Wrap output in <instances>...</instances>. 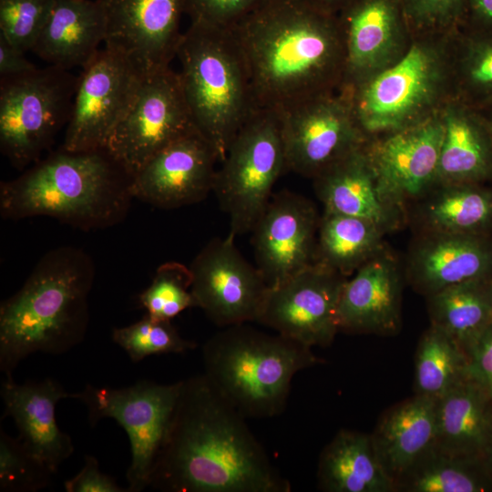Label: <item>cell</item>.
<instances>
[{"label":"cell","instance_id":"obj_22","mask_svg":"<svg viewBox=\"0 0 492 492\" xmlns=\"http://www.w3.org/2000/svg\"><path fill=\"white\" fill-rule=\"evenodd\" d=\"M404 264L387 247L347 279L338 306L339 331L394 335L402 326Z\"/></svg>","mask_w":492,"mask_h":492},{"label":"cell","instance_id":"obj_18","mask_svg":"<svg viewBox=\"0 0 492 492\" xmlns=\"http://www.w3.org/2000/svg\"><path fill=\"white\" fill-rule=\"evenodd\" d=\"M319 222L309 199L288 190L272 197L251 230L256 267L269 288L314 263Z\"/></svg>","mask_w":492,"mask_h":492},{"label":"cell","instance_id":"obj_21","mask_svg":"<svg viewBox=\"0 0 492 492\" xmlns=\"http://www.w3.org/2000/svg\"><path fill=\"white\" fill-rule=\"evenodd\" d=\"M404 264L405 282L425 297L492 278V236L415 233Z\"/></svg>","mask_w":492,"mask_h":492},{"label":"cell","instance_id":"obj_36","mask_svg":"<svg viewBox=\"0 0 492 492\" xmlns=\"http://www.w3.org/2000/svg\"><path fill=\"white\" fill-rule=\"evenodd\" d=\"M112 340L134 363L151 355L181 354L196 348V343L183 338L171 321L148 314L132 324L114 328Z\"/></svg>","mask_w":492,"mask_h":492},{"label":"cell","instance_id":"obj_4","mask_svg":"<svg viewBox=\"0 0 492 492\" xmlns=\"http://www.w3.org/2000/svg\"><path fill=\"white\" fill-rule=\"evenodd\" d=\"M131 179L107 149H60L1 182L0 213L15 220L49 217L83 231L108 228L128 214Z\"/></svg>","mask_w":492,"mask_h":492},{"label":"cell","instance_id":"obj_23","mask_svg":"<svg viewBox=\"0 0 492 492\" xmlns=\"http://www.w3.org/2000/svg\"><path fill=\"white\" fill-rule=\"evenodd\" d=\"M5 415L11 416L19 431V439L36 457L55 474L74 451L71 437L57 425L56 404L72 398L55 379L17 384L5 377L1 385Z\"/></svg>","mask_w":492,"mask_h":492},{"label":"cell","instance_id":"obj_34","mask_svg":"<svg viewBox=\"0 0 492 492\" xmlns=\"http://www.w3.org/2000/svg\"><path fill=\"white\" fill-rule=\"evenodd\" d=\"M464 348L445 332L430 324L422 334L415 358V395L435 401L468 378Z\"/></svg>","mask_w":492,"mask_h":492},{"label":"cell","instance_id":"obj_27","mask_svg":"<svg viewBox=\"0 0 492 492\" xmlns=\"http://www.w3.org/2000/svg\"><path fill=\"white\" fill-rule=\"evenodd\" d=\"M405 220L414 233L492 236V184H436L406 210Z\"/></svg>","mask_w":492,"mask_h":492},{"label":"cell","instance_id":"obj_31","mask_svg":"<svg viewBox=\"0 0 492 492\" xmlns=\"http://www.w3.org/2000/svg\"><path fill=\"white\" fill-rule=\"evenodd\" d=\"M385 235L384 230L368 219L323 210L314 262L348 278L387 247Z\"/></svg>","mask_w":492,"mask_h":492},{"label":"cell","instance_id":"obj_43","mask_svg":"<svg viewBox=\"0 0 492 492\" xmlns=\"http://www.w3.org/2000/svg\"><path fill=\"white\" fill-rule=\"evenodd\" d=\"M67 492H129L100 470L97 459L87 455L81 470L64 483Z\"/></svg>","mask_w":492,"mask_h":492},{"label":"cell","instance_id":"obj_28","mask_svg":"<svg viewBox=\"0 0 492 492\" xmlns=\"http://www.w3.org/2000/svg\"><path fill=\"white\" fill-rule=\"evenodd\" d=\"M443 139L436 184H492V138L481 112L455 98L441 110Z\"/></svg>","mask_w":492,"mask_h":492},{"label":"cell","instance_id":"obj_26","mask_svg":"<svg viewBox=\"0 0 492 492\" xmlns=\"http://www.w3.org/2000/svg\"><path fill=\"white\" fill-rule=\"evenodd\" d=\"M380 463L395 486L436 441V401L415 395L388 409L371 435Z\"/></svg>","mask_w":492,"mask_h":492},{"label":"cell","instance_id":"obj_5","mask_svg":"<svg viewBox=\"0 0 492 492\" xmlns=\"http://www.w3.org/2000/svg\"><path fill=\"white\" fill-rule=\"evenodd\" d=\"M204 375L245 418H268L286 406L293 376L319 359L312 348L246 323L224 327L203 345Z\"/></svg>","mask_w":492,"mask_h":492},{"label":"cell","instance_id":"obj_16","mask_svg":"<svg viewBox=\"0 0 492 492\" xmlns=\"http://www.w3.org/2000/svg\"><path fill=\"white\" fill-rule=\"evenodd\" d=\"M442 139L440 111L365 144L383 197L405 216L406 210L436 184Z\"/></svg>","mask_w":492,"mask_h":492},{"label":"cell","instance_id":"obj_10","mask_svg":"<svg viewBox=\"0 0 492 492\" xmlns=\"http://www.w3.org/2000/svg\"><path fill=\"white\" fill-rule=\"evenodd\" d=\"M182 380L161 384L140 381L123 388L90 384L72 398L81 401L88 422L112 418L129 439L131 462L127 471L129 492L149 487L150 476L165 443L181 390Z\"/></svg>","mask_w":492,"mask_h":492},{"label":"cell","instance_id":"obj_17","mask_svg":"<svg viewBox=\"0 0 492 492\" xmlns=\"http://www.w3.org/2000/svg\"><path fill=\"white\" fill-rule=\"evenodd\" d=\"M345 70L340 89L354 87L396 63L413 35L400 0H351L337 11Z\"/></svg>","mask_w":492,"mask_h":492},{"label":"cell","instance_id":"obj_45","mask_svg":"<svg viewBox=\"0 0 492 492\" xmlns=\"http://www.w3.org/2000/svg\"><path fill=\"white\" fill-rule=\"evenodd\" d=\"M461 29L492 34V0H467Z\"/></svg>","mask_w":492,"mask_h":492},{"label":"cell","instance_id":"obj_9","mask_svg":"<svg viewBox=\"0 0 492 492\" xmlns=\"http://www.w3.org/2000/svg\"><path fill=\"white\" fill-rule=\"evenodd\" d=\"M216 170L213 190L230 220V231H251L286 169L280 117L277 111L255 109L231 142Z\"/></svg>","mask_w":492,"mask_h":492},{"label":"cell","instance_id":"obj_14","mask_svg":"<svg viewBox=\"0 0 492 492\" xmlns=\"http://www.w3.org/2000/svg\"><path fill=\"white\" fill-rule=\"evenodd\" d=\"M235 235L210 241L189 266L194 307L215 324L257 322L268 292L262 275L241 253Z\"/></svg>","mask_w":492,"mask_h":492},{"label":"cell","instance_id":"obj_48","mask_svg":"<svg viewBox=\"0 0 492 492\" xmlns=\"http://www.w3.org/2000/svg\"><path fill=\"white\" fill-rule=\"evenodd\" d=\"M486 462L492 474V430H491L489 443H488V446H487V450L486 454Z\"/></svg>","mask_w":492,"mask_h":492},{"label":"cell","instance_id":"obj_7","mask_svg":"<svg viewBox=\"0 0 492 492\" xmlns=\"http://www.w3.org/2000/svg\"><path fill=\"white\" fill-rule=\"evenodd\" d=\"M176 58L194 126L221 161L256 109L239 45L231 28L191 22L182 34Z\"/></svg>","mask_w":492,"mask_h":492},{"label":"cell","instance_id":"obj_30","mask_svg":"<svg viewBox=\"0 0 492 492\" xmlns=\"http://www.w3.org/2000/svg\"><path fill=\"white\" fill-rule=\"evenodd\" d=\"M317 481L319 488L327 492L395 491L371 435L347 429L340 430L323 449Z\"/></svg>","mask_w":492,"mask_h":492},{"label":"cell","instance_id":"obj_2","mask_svg":"<svg viewBox=\"0 0 492 492\" xmlns=\"http://www.w3.org/2000/svg\"><path fill=\"white\" fill-rule=\"evenodd\" d=\"M230 28L256 109L278 112L341 88L345 51L336 10L308 0H263Z\"/></svg>","mask_w":492,"mask_h":492},{"label":"cell","instance_id":"obj_33","mask_svg":"<svg viewBox=\"0 0 492 492\" xmlns=\"http://www.w3.org/2000/svg\"><path fill=\"white\" fill-rule=\"evenodd\" d=\"M492 474L483 458L456 456L433 448L397 483L395 491L485 492Z\"/></svg>","mask_w":492,"mask_h":492},{"label":"cell","instance_id":"obj_1","mask_svg":"<svg viewBox=\"0 0 492 492\" xmlns=\"http://www.w3.org/2000/svg\"><path fill=\"white\" fill-rule=\"evenodd\" d=\"M236 410L202 374L180 394L149 487L168 492H290Z\"/></svg>","mask_w":492,"mask_h":492},{"label":"cell","instance_id":"obj_44","mask_svg":"<svg viewBox=\"0 0 492 492\" xmlns=\"http://www.w3.org/2000/svg\"><path fill=\"white\" fill-rule=\"evenodd\" d=\"M25 53L0 36V78L25 75L37 68Z\"/></svg>","mask_w":492,"mask_h":492},{"label":"cell","instance_id":"obj_13","mask_svg":"<svg viewBox=\"0 0 492 492\" xmlns=\"http://www.w3.org/2000/svg\"><path fill=\"white\" fill-rule=\"evenodd\" d=\"M278 114L286 169L312 179L367 142L350 99L340 89Z\"/></svg>","mask_w":492,"mask_h":492},{"label":"cell","instance_id":"obj_25","mask_svg":"<svg viewBox=\"0 0 492 492\" xmlns=\"http://www.w3.org/2000/svg\"><path fill=\"white\" fill-rule=\"evenodd\" d=\"M107 31L102 0H56L31 52L48 66L82 68L105 43Z\"/></svg>","mask_w":492,"mask_h":492},{"label":"cell","instance_id":"obj_29","mask_svg":"<svg viewBox=\"0 0 492 492\" xmlns=\"http://www.w3.org/2000/svg\"><path fill=\"white\" fill-rule=\"evenodd\" d=\"M435 448L483 458L492 430V399L469 377L436 401Z\"/></svg>","mask_w":492,"mask_h":492},{"label":"cell","instance_id":"obj_42","mask_svg":"<svg viewBox=\"0 0 492 492\" xmlns=\"http://www.w3.org/2000/svg\"><path fill=\"white\" fill-rule=\"evenodd\" d=\"M468 377L492 399V323L479 333L465 348Z\"/></svg>","mask_w":492,"mask_h":492},{"label":"cell","instance_id":"obj_37","mask_svg":"<svg viewBox=\"0 0 492 492\" xmlns=\"http://www.w3.org/2000/svg\"><path fill=\"white\" fill-rule=\"evenodd\" d=\"M190 283L189 267L168 261L157 269L151 283L138 299L149 316L171 321L184 310L194 307Z\"/></svg>","mask_w":492,"mask_h":492},{"label":"cell","instance_id":"obj_6","mask_svg":"<svg viewBox=\"0 0 492 492\" xmlns=\"http://www.w3.org/2000/svg\"><path fill=\"white\" fill-rule=\"evenodd\" d=\"M457 31L415 36L396 63L364 83L340 89L350 99L367 141L423 122L454 98Z\"/></svg>","mask_w":492,"mask_h":492},{"label":"cell","instance_id":"obj_12","mask_svg":"<svg viewBox=\"0 0 492 492\" xmlns=\"http://www.w3.org/2000/svg\"><path fill=\"white\" fill-rule=\"evenodd\" d=\"M144 76L118 52L103 46L81 68L61 149H107L130 108Z\"/></svg>","mask_w":492,"mask_h":492},{"label":"cell","instance_id":"obj_49","mask_svg":"<svg viewBox=\"0 0 492 492\" xmlns=\"http://www.w3.org/2000/svg\"><path fill=\"white\" fill-rule=\"evenodd\" d=\"M490 285H491V292H492V278L490 280Z\"/></svg>","mask_w":492,"mask_h":492},{"label":"cell","instance_id":"obj_19","mask_svg":"<svg viewBox=\"0 0 492 492\" xmlns=\"http://www.w3.org/2000/svg\"><path fill=\"white\" fill-rule=\"evenodd\" d=\"M108 31L104 46L127 57L146 76L170 66L182 34L184 0H102Z\"/></svg>","mask_w":492,"mask_h":492},{"label":"cell","instance_id":"obj_11","mask_svg":"<svg viewBox=\"0 0 492 492\" xmlns=\"http://www.w3.org/2000/svg\"><path fill=\"white\" fill-rule=\"evenodd\" d=\"M195 130L179 73L169 66L144 76L107 149L133 177L154 155Z\"/></svg>","mask_w":492,"mask_h":492},{"label":"cell","instance_id":"obj_15","mask_svg":"<svg viewBox=\"0 0 492 492\" xmlns=\"http://www.w3.org/2000/svg\"><path fill=\"white\" fill-rule=\"evenodd\" d=\"M347 279L314 262L268 289L257 323L311 348L326 347L340 332L338 306Z\"/></svg>","mask_w":492,"mask_h":492},{"label":"cell","instance_id":"obj_46","mask_svg":"<svg viewBox=\"0 0 492 492\" xmlns=\"http://www.w3.org/2000/svg\"><path fill=\"white\" fill-rule=\"evenodd\" d=\"M308 1H311L318 5L338 11L341 7H343L345 4H347L351 0H308Z\"/></svg>","mask_w":492,"mask_h":492},{"label":"cell","instance_id":"obj_41","mask_svg":"<svg viewBox=\"0 0 492 492\" xmlns=\"http://www.w3.org/2000/svg\"><path fill=\"white\" fill-rule=\"evenodd\" d=\"M263 0H184L191 22L230 28Z\"/></svg>","mask_w":492,"mask_h":492},{"label":"cell","instance_id":"obj_35","mask_svg":"<svg viewBox=\"0 0 492 492\" xmlns=\"http://www.w3.org/2000/svg\"><path fill=\"white\" fill-rule=\"evenodd\" d=\"M453 90L455 99L475 109L492 108V34L456 32Z\"/></svg>","mask_w":492,"mask_h":492},{"label":"cell","instance_id":"obj_32","mask_svg":"<svg viewBox=\"0 0 492 492\" xmlns=\"http://www.w3.org/2000/svg\"><path fill=\"white\" fill-rule=\"evenodd\" d=\"M490 279L456 284L425 297L430 324L466 346L492 323Z\"/></svg>","mask_w":492,"mask_h":492},{"label":"cell","instance_id":"obj_24","mask_svg":"<svg viewBox=\"0 0 492 492\" xmlns=\"http://www.w3.org/2000/svg\"><path fill=\"white\" fill-rule=\"evenodd\" d=\"M365 144L314 177V191L324 211L368 219L387 234L405 225V216L383 197Z\"/></svg>","mask_w":492,"mask_h":492},{"label":"cell","instance_id":"obj_39","mask_svg":"<svg viewBox=\"0 0 492 492\" xmlns=\"http://www.w3.org/2000/svg\"><path fill=\"white\" fill-rule=\"evenodd\" d=\"M56 0H0V36L15 47L31 51Z\"/></svg>","mask_w":492,"mask_h":492},{"label":"cell","instance_id":"obj_47","mask_svg":"<svg viewBox=\"0 0 492 492\" xmlns=\"http://www.w3.org/2000/svg\"><path fill=\"white\" fill-rule=\"evenodd\" d=\"M482 114V116L484 117V119L487 123V126L489 129V132H490V135H491V138H492V108H487V109H483V110H479Z\"/></svg>","mask_w":492,"mask_h":492},{"label":"cell","instance_id":"obj_3","mask_svg":"<svg viewBox=\"0 0 492 492\" xmlns=\"http://www.w3.org/2000/svg\"><path fill=\"white\" fill-rule=\"evenodd\" d=\"M95 278L91 256L59 246L36 262L22 287L0 305V370L13 377L36 353L61 354L85 338Z\"/></svg>","mask_w":492,"mask_h":492},{"label":"cell","instance_id":"obj_20","mask_svg":"<svg viewBox=\"0 0 492 492\" xmlns=\"http://www.w3.org/2000/svg\"><path fill=\"white\" fill-rule=\"evenodd\" d=\"M217 161L212 146L195 130L164 148L141 167L131 179V195L165 210L200 202L212 192Z\"/></svg>","mask_w":492,"mask_h":492},{"label":"cell","instance_id":"obj_38","mask_svg":"<svg viewBox=\"0 0 492 492\" xmlns=\"http://www.w3.org/2000/svg\"><path fill=\"white\" fill-rule=\"evenodd\" d=\"M54 474L19 437L0 429V491L36 492L46 487Z\"/></svg>","mask_w":492,"mask_h":492},{"label":"cell","instance_id":"obj_40","mask_svg":"<svg viewBox=\"0 0 492 492\" xmlns=\"http://www.w3.org/2000/svg\"><path fill=\"white\" fill-rule=\"evenodd\" d=\"M413 35L448 34L461 29L467 0H400Z\"/></svg>","mask_w":492,"mask_h":492},{"label":"cell","instance_id":"obj_8","mask_svg":"<svg viewBox=\"0 0 492 492\" xmlns=\"http://www.w3.org/2000/svg\"><path fill=\"white\" fill-rule=\"evenodd\" d=\"M0 79V150L23 170L38 161L67 127L78 76L47 66Z\"/></svg>","mask_w":492,"mask_h":492}]
</instances>
